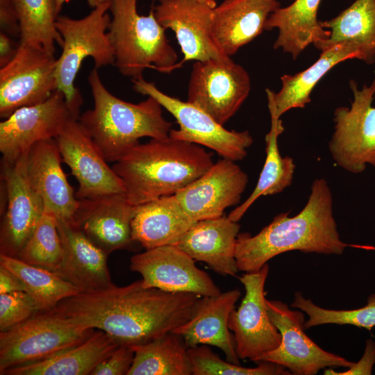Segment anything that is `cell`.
<instances>
[{
    "instance_id": "d6a6232c",
    "label": "cell",
    "mask_w": 375,
    "mask_h": 375,
    "mask_svg": "<svg viewBox=\"0 0 375 375\" xmlns=\"http://www.w3.org/2000/svg\"><path fill=\"white\" fill-rule=\"evenodd\" d=\"M0 265L21 280L24 291L33 299L40 311L51 310L63 299L81 292L56 272L29 265L17 257L0 254Z\"/></svg>"
},
{
    "instance_id": "d590c367",
    "label": "cell",
    "mask_w": 375,
    "mask_h": 375,
    "mask_svg": "<svg viewBox=\"0 0 375 375\" xmlns=\"http://www.w3.org/2000/svg\"><path fill=\"white\" fill-rule=\"evenodd\" d=\"M291 306L308 316L304 322L305 329L328 324L352 325L369 331L375 326V293L368 297L367 303L363 307L353 310H330L319 307L310 299H306L301 292H297Z\"/></svg>"
},
{
    "instance_id": "52a82bcc",
    "label": "cell",
    "mask_w": 375,
    "mask_h": 375,
    "mask_svg": "<svg viewBox=\"0 0 375 375\" xmlns=\"http://www.w3.org/2000/svg\"><path fill=\"white\" fill-rule=\"evenodd\" d=\"M93 331L52 311H40L23 323L0 332V374L80 344Z\"/></svg>"
},
{
    "instance_id": "1f68e13d",
    "label": "cell",
    "mask_w": 375,
    "mask_h": 375,
    "mask_svg": "<svg viewBox=\"0 0 375 375\" xmlns=\"http://www.w3.org/2000/svg\"><path fill=\"white\" fill-rule=\"evenodd\" d=\"M270 116L271 127L265 136L266 158L262 169L250 196L229 213L228 217L234 222H238L260 197L280 193L292 182L294 160L290 156L282 157L278 149V139L284 131L282 121L272 113Z\"/></svg>"
},
{
    "instance_id": "d4e9b609",
    "label": "cell",
    "mask_w": 375,
    "mask_h": 375,
    "mask_svg": "<svg viewBox=\"0 0 375 375\" xmlns=\"http://www.w3.org/2000/svg\"><path fill=\"white\" fill-rule=\"evenodd\" d=\"M240 228L237 222L223 215L199 220L175 246L217 273L235 276L239 271L235 250Z\"/></svg>"
},
{
    "instance_id": "ab89813d",
    "label": "cell",
    "mask_w": 375,
    "mask_h": 375,
    "mask_svg": "<svg viewBox=\"0 0 375 375\" xmlns=\"http://www.w3.org/2000/svg\"><path fill=\"white\" fill-rule=\"evenodd\" d=\"M375 364V342L372 339L366 341L365 352L358 362L344 372H338L333 369H326L324 374L331 375H369L372 374V368Z\"/></svg>"
},
{
    "instance_id": "8fae6325",
    "label": "cell",
    "mask_w": 375,
    "mask_h": 375,
    "mask_svg": "<svg viewBox=\"0 0 375 375\" xmlns=\"http://www.w3.org/2000/svg\"><path fill=\"white\" fill-rule=\"evenodd\" d=\"M80 108L56 90L44 101L14 111L0 122L2 160L14 161L35 143L55 139L69 122L78 119Z\"/></svg>"
},
{
    "instance_id": "30bf717a",
    "label": "cell",
    "mask_w": 375,
    "mask_h": 375,
    "mask_svg": "<svg viewBox=\"0 0 375 375\" xmlns=\"http://www.w3.org/2000/svg\"><path fill=\"white\" fill-rule=\"evenodd\" d=\"M251 90L246 69L231 57L195 61L188 101L224 125L240 109Z\"/></svg>"
},
{
    "instance_id": "6da1fadb",
    "label": "cell",
    "mask_w": 375,
    "mask_h": 375,
    "mask_svg": "<svg viewBox=\"0 0 375 375\" xmlns=\"http://www.w3.org/2000/svg\"><path fill=\"white\" fill-rule=\"evenodd\" d=\"M200 296L146 288L142 280L128 285L79 292L50 311L74 324L97 328L119 345L149 342L188 322ZM49 311V310H48Z\"/></svg>"
},
{
    "instance_id": "44dd1931",
    "label": "cell",
    "mask_w": 375,
    "mask_h": 375,
    "mask_svg": "<svg viewBox=\"0 0 375 375\" xmlns=\"http://www.w3.org/2000/svg\"><path fill=\"white\" fill-rule=\"evenodd\" d=\"M55 139L38 142L27 154L29 180L43 200L44 208L58 220L72 222L79 205L74 188L62 168Z\"/></svg>"
},
{
    "instance_id": "4316f807",
    "label": "cell",
    "mask_w": 375,
    "mask_h": 375,
    "mask_svg": "<svg viewBox=\"0 0 375 375\" xmlns=\"http://www.w3.org/2000/svg\"><path fill=\"white\" fill-rule=\"evenodd\" d=\"M349 59H358V53L352 45L343 43L322 52L307 69L282 76L278 92L266 90L269 112L280 118L292 108H303L310 102V94L318 82L333 67Z\"/></svg>"
},
{
    "instance_id": "4fadbf2b",
    "label": "cell",
    "mask_w": 375,
    "mask_h": 375,
    "mask_svg": "<svg viewBox=\"0 0 375 375\" xmlns=\"http://www.w3.org/2000/svg\"><path fill=\"white\" fill-rule=\"evenodd\" d=\"M269 316L281 335L279 346L261 357L258 362H270L286 368L291 374L315 375L326 367H351L354 362L326 351L304 332L301 310H291L278 300H266Z\"/></svg>"
},
{
    "instance_id": "3957f363",
    "label": "cell",
    "mask_w": 375,
    "mask_h": 375,
    "mask_svg": "<svg viewBox=\"0 0 375 375\" xmlns=\"http://www.w3.org/2000/svg\"><path fill=\"white\" fill-rule=\"evenodd\" d=\"M213 163L211 153L201 146L169 136L138 144L114 162L112 169L122 181L129 203L138 206L174 195Z\"/></svg>"
},
{
    "instance_id": "f6af8a7d",
    "label": "cell",
    "mask_w": 375,
    "mask_h": 375,
    "mask_svg": "<svg viewBox=\"0 0 375 375\" xmlns=\"http://www.w3.org/2000/svg\"><path fill=\"white\" fill-rule=\"evenodd\" d=\"M201 3L207 5L212 8H214L217 6V0H196Z\"/></svg>"
},
{
    "instance_id": "277c9868",
    "label": "cell",
    "mask_w": 375,
    "mask_h": 375,
    "mask_svg": "<svg viewBox=\"0 0 375 375\" xmlns=\"http://www.w3.org/2000/svg\"><path fill=\"white\" fill-rule=\"evenodd\" d=\"M88 81L94 108L80 115L78 122L108 162H117L142 138H169L172 124L164 118L162 107L155 99L148 97L133 103L117 97L105 87L97 68Z\"/></svg>"
},
{
    "instance_id": "ee69618b",
    "label": "cell",
    "mask_w": 375,
    "mask_h": 375,
    "mask_svg": "<svg viewBox=\"0 0 375 375\" xmlns=\"http://www.w3.org/2000/svg\"><path fill=\"white\" fill-rule=\"evenodd\" d=\"M71 0H56V12L58 15L64 3ZM92 8H94L106 3H111L112 0H85Z\"/></svg>"
},
{
    "instance_id": "9c48e42d",
    "label": "cell",
    "mask_w": 375,
    "mask_h": 375,
    "mask_svg": "<svg viewBox=\"0 0 375 375\" xmlns=\"http://www.w3.org/2000/svg\"><path fill=\"white\" fill-rule=\"evenodd\" d=\"M353 100L351 107L334 112L335 131L329 150L335 162L348 172H362L367 164L375 167V78L361 90L351 80Z\"/></svg>"
},
{
    "instance_id": "7a4b0ae2",
    "label": "cell",
    "mask_w": 375,
    "mask_h": 375,
    "mask_svg": "<svg viewBox=\"0 0 375 375\" xmlns=\"http://www.w3.org/2000/svg\"><path fill=\"white\" fill-rule=\"evenodd\" d=\"M348 244L342 242L333 212V198L327 181L315 180L308 202L294 217L276 215L258 233H239L235 259L239 271H259L274 257L290 251L341 255Z\"/></svg>"
},
{
    "instance_id": "ffe728a7",
    "label": "cell",
    "mask_w": 375,
    "mask_h": 375,
    "mask_svg": "<svg viewBox=\"0 0 375 375\" xmlns=\"http://www.w3.org/2000/svg\"><path fill=\"white\" fill-rule=\"evenodd\" d=\"M135 206L124 193L79 199L72 223L106 255L127 249L135 241L131 223Z\"/></svg>"
},
{
    "instance_id": "5bb4252c",
    "label": "cell",
    "mask_w": 375,
    "mask_h": 375,
    "mask_svg": "<svg viewBox=\"0 0 375 375\" xmlns=\"http://www.w3.org/2000/svg\"><path fill=\"white\" fill-rule=\"evenodd\" d=\"M268 273L267 263L259 271L246 272L239 278L245 295L238 308L231 312L228 326L233 333L240 359L258 362L262 356L281 344V333L267 308L265 285Z\"/></svg>"
},
{
    "instance_id": "2e32d148",
    "label": "cell",
    "mask_w": 375,
    "mask_h": 375,
    "mask_svg": "<svg viewBox=\"0 0 375 375\" xmlns=\"http://www.w3.org/2000/svg\"><path fill=\"white\" fill-rule=\"evenodd\" d=\"M55 140L62 162L78 182V199L125 193L122 181L78 119L69 122Z\"/></svg>"
},
{
    "instance_id": "b9f144b4",
    "label": "cell",
    "mask_w": 375,
    "mask_h": 375,
    "mask_svg": "<svg viewBox=\"0 0 375 375\" xmlns=\"http://www.w3.org/2000/svg\"><path fill=\"white\" fill-rule=\"evenodd\" d=\"M24 291L21 280L11 271L0 265V294Z\"/></svg>"
},
{
    "instance_id": "484cf974",
    "label": "cell",
    "mask_w": 375,
    "mask_h": 375,
    "mask_svg": "<svg viewBox=\"0 0 375 375\" xmlns=\"http://www.w3.org/2000/svg\"><path fill=\"white\" fill-rule=\"evenodd\" d=\"M197 222L190 219L175 194L135 206L132 219L133 240L145 249L176 245Z\"/></svg>"
},
{
    "instance_id": "83f0119b",
    "label": "cell",
    "mask_w": 375,
    "mask_h": 375,
    "mask_svg": "<svg viewBox=\"0 0 375 375\" xmlns=\"http://www.w3.org/2000/svg\"><path fill=\"white\" fill-rule=\"evenodd\" d=\"M321 1L294 0L289 6L272 12L265 30H278L274 49H281L296 59L309 44L326 40L330 32L321 26L317 19Z\"/></svg>"
},
{
    "instance_id": "836d02e7",
    "label": "cell",
    "mask_w": 375,
    "mask_h": 375,
    "mask_svg": "<svg viewBox=\"0 0 375 375\" xmlns=\"http://www.w3.org/2000/svg\"><path fill=\"white\" fill-rule=\"evenodd\" d=\"M12 1L19 20V42L42 47L54 54L56 44H62L56 27L58 16L56 0Z\"/></svg>"
},
{
    "instance_id": "60d3db41",
    "label": "cell",
    "mask_w": 375,
    "mask_h": 375,
    "mask_svg": "<svg viewBox=\"0 0 375 375\" xmlns=\"http://www.w3.org/2000/svg\"><path fill=\"white\" fill-rule=\"evenodd\" d=\"M0 29L12 38L20 36L18 13L12 0H0Z\"/></svg>"
},
{
    "instance_id": "cb8c5ba5",
    "label": "cell",
    "mask_w": 375,
    "mask_h": 375,
    "mask_svg": "<svg viewBox=\"0 0 375 375\" xmlns=\"http://www.w3.org/2000/svg\"><path fill=\"white\" fill-rule=\"evenodd\" d=\"M280 7L278 0H224L213 8L217 46L226 56L234 55L265 31L268 17Z\"/></svg>"
},
{
    "instance_id": "7bdbcfd3",
    "label": "cell",
    "mask_w": 375,
    "mask_h": 375,
    "mask_svg": "<svg viewBox=\"0 0 375 375\" xmlns=\"http://www.w3.org/2000/svg\"><path fill=\"white\" fill-rule=\"evenodd\" d=\"M19 47L12 38L0 32V68L8 65L15 56Z\"/></svg>"
},
{
    "instance_id": "e0dca14e",
    "label": "cell",
    "mask_w": 375,
    "mask_h": 375,
    "mask_svg": "<svg viewBox=\"0 0 375 375\" xmlns=\"http://www.w3.org/2000/svg\"><path fill=\"white\" fill-rule=\"evenodd\" d=\"M194 260L176 246L166 245L133 256L130 269L141 275L146 288L200 297L221 293L210 276L196 266Z\"/></svg>"
},
{
    "instance_id": "74e56055",
    "label": "cell",
    "mask_w": 375,
    "mask_h": 375,
    "mask_svg": "<svg viewBox=\"0 0 375 375\" xmlns=\"http://www.w3.org/2000/svg\"><path fill=\"white\" fill-rule=\"evenodd\" d=\"M40 311L25 291L0 294V332L23 323Z\"/></svg>"
},
{
    "instance_id": "e575fe53",
    "label": "cell",
    "mask_w": 375,
    "mask_h": 375,
    "mask_svg": "<svg viewBox=\"0 0 375 375\" xmlns=\"http://www.w3.org/2000/svg\"><path fill=\"white\" fill-rule=\"evenodd\" d=\"M62 256L57 217L44 208L37 226L17 258L29 265L56 272L62 262Z\"/></svg>"
},
{
    "instance_id": "603a6c76",
    "label": "cell",
    "mask_w": 375,
    "mask_h": 375,
    "mask_svg": "<svg viewBox=\"0 0 375 375\" xmlns=\"http://www.w3.org/2000/svg\"><path fill=\"white\" fill-rule=\"evenodd\" d=\"M63 256L56 272L81 292L104 290L112 283L106 255L72 223L57 219Z\"/></svg>"
},
{
    "instance_id": "f35d334b",
    "label": "cell",
    "mask_w": 375,
    "mask_h": 375,
    "mask_svg": "<svg viewBox=\"0 0 375 375\" xmlns=\"http://www.w3.org/2000/svg\"><path fill=\"white\" fill-rule=\"evenodd\" d=\"M134 356L131 346L119 345L94 367L90 375H127Z\"/></svg>"
},
{
    "instance_id": "9a60e30c",
    "label": "cell",
    "mask_w": 375,
    "mask_h": 375,
    "mask_svg": "<svg viewBox=\"0 0 375 375\" xmlns=\"http://www.w3.org/2000/svg\"><path fill=\"white\" fill-rule=\"evenodd\" d=\"M28 151L14 161L2 160L6 206L1 224L0 254L12 257L17 256L44 210L43 200L28 176Z\"/></svg>"
},
{
    "instance_id": "d6986e66",
    "label": "cell",
    "mask_w": 375,
    "mask_h": 375,
    "mask_svg": "<svg viewBox=\"0 0 375 375\" xmlns=\"http://www.w3.org/2000/svg\"><path fill=\"white\" fill-rule=\"evenodd\" d=\"M153 11L158 22L174 33L183 63L228 57L212 37L213 8L196 0H159Z\"/></svg>"
},
{
    "instance_id": "4dcf8cb0",
    "label": "cell",
    "mask_w": 375,
    "mask_h": 375,
    "mask_svg": "<svg viewBox=\"0 0 375 375\" xmlns=\"http://www.w3.org/2000/svg\"><path fill=\"white\" fill-rule=\"evenodd\" d=\"M131 347L135 356L127 375L192 374L188 347L183 337L173 331Z\"/></svg>"
},
{
    "instance_id": "7c38bea8",
    "label": "cell",
    "mask_w": 375,
    "mask_h": 375,
    "mask_svg": "<svg viewBox=\"0 0 375 375\" xmlns=\"http://www.w3.org/2000/svg\"><path fill=\"white\" fill-rule=\"evenodd\" d=\"M56 58L44 49L19 42L14 58L0 68V117L42 103L57 90Z\"/></svg>"
},
{
    "instance_id": "8d00e7d4",
    "label": "cell",
    "mask_w": 375,
    "mask_h": 375,
    "mask_svg": "<svg viewBox=\"0 0 375 375\" xmlns=\"http://www.w3.org/2000/svg\"><path fill=\"white\" fill-rule=\"evenodd\" d=\"M193 375H290L284 367L274 362H260L256 367H244L221 359L208 345L188 348Z\"/></svg>"
},
{
    "instance_id": "f546056e",
    "label": "cell",
    "mask_w": 375,
    "mask_h": 375,
    "mask_svg": "<svg viewBox=\"0 0 375 375\" xmlns=\"http://www.w3.org/2000/svg\"><path fill=\"white\" fill-rule=\"evenodd\" d=\"M330 32L328 38L313 45L321 52L340 44L352 45L358 60L375 62V0H356L336 17L319 21Z\"/></svg>"
},
{
    "instance_id": "ac0fdd59",
    "label": "cell",
    "mask_w": 375,
    "mask_h": 375,
    "mask_svg": "<svg viewBox=\"0 0 375 375\" xmlns=\"http://www.w3.org/2000/svg\"><path fill=\"white\" fill-rule=\"evenodd\" d=\"M248 181L247 174L235 161L223 158L175 196L193 221L215 218L240 202Z\"/></svg>"
},
{
    "instance_id": "7402d4cb",
    "label": "cell",
    "mask_w": 375,
    "mask_h": 375,
    "mask_svg": "<svg viewBox=\"0 0 375 375\" xmlns=\"http://www.w3.org/2000/svg\"><path fill=\"white\" fill-rule=\"evenodd\" d=\"M240 295V291L234 289L201 297L190 319L172 331L183 337L188 348L201 344L215 346L224 352L227 361L240 365L228 326L230 314Z\"/></svg>"
},
{
    "instance_id": "ba28073f",
    "label": "cell",
    "mask_w": 375,
    "mask_h": 375,
    "mask_svg": "<svg viewBox=\"0 0 375 375\" xmlns=\"http://www.w3.org/2000/svg\"><path fill=\"white\" fill-rule=\"evenodd\" d=\"M132 82L136 92L153 97L175 118L179 128H172L169 138L206 147L223 158L233 161L246 157L253 141L248 131L225 128L200 108L162 92L142 76L132 79Z\"/></svg>"
},
{
    "instance_id": "8992f818",
    "label": "cell",
    "mask_w": 375,
    "mask_h": 375,
    "mask_svg": "<svg viewBox=\"0 0 375 375\" xmlns=\"http://www.w3.org/2000/svg\"><path fill=\"white\" fill-rule=\"evenodd\" d=\"M111 3L99 6L83 18L74 19L58 16L56 27L62 39V53L56 60L57 90L67 101L81 106L83 98L74 81L83 61L88 57L94 60L95 68L115 65L113 47L108 38L111 17L107 12Z\"/></svg>"
},
{
    "instance_id": "5b68a950",
    "label": "cell",
    "mask_w": 375,
    "mask_h": 375,
    "mask_svg": "<svg viewBox=\"0 0 375 375\" xmlns=\"http://www.w3.org/2000/svg\"><path fill=\"white\" fill-rule=\"evenodd\" d=\"M110 10L108 35L122 75L139 78L147 68L169 74L182 65L153 10L139 14L137 0H112Z\"/></svg>"
},
{
    "instance_id": "f1b7e54d",
    "label": "cell",
    "mask_w": 375,
    "mask_h": 375,
    "mask_svg": "<svg viewBox=\"0 0 375 375\" xmlns=\"http://www.w3.org/2000/svg\"><path fill=\"white\" fill-rule=\"evenodd\" d=\"M119 344L101 330L83 342L44 360L6 370L2 375H89Z\"/></svg>"
}]
</instances>
